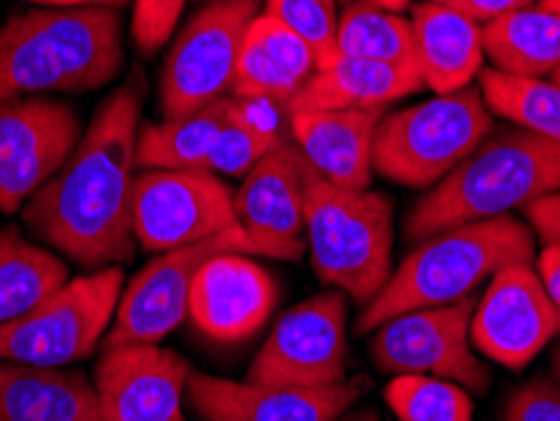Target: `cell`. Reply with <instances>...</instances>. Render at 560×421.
<instances>
[{
    "mask_svg": "<svg viewBox=\"0 0 560 421\" xmlns=\"http://www.w3.org/2000/svg\"><path fill=\"white\" fill-rule=\"evenodd\" d=\"M144 81L139 73L98 104L63 167L23 208L33 235L89 270L135 258L131 220Z\"/></svg>",
    "mask_w": 560,
    "mask_h": 421,
    "instance_id": "6da1fadb",
    "label": "cell"
},
{
    "mask_svg": "<svg viewBox=\"0 0 560 421\" xmlns=\"http://www.w3.org/2000/svg\"><path fill=\"white\" fill-rule=\"evenodd\" d=\"M125 69L121 11L36 8L0 26V104L23 96L86 94Z\"/></svg>",
    "mask_w": 560,
    "mask_h": 421,
    "instance_id": "7a4b0ae2",
    "label": "cell"
},
{
    "mask_svg": "<svg viewBox=\"0 0 560 421\" xmlns=\"http://www.w3.org/2000/svg\"><path fill=\"white\" fill-rule=\"evenodd\" d=\"M553 192H560V144L523 127L492 129L411 208L405 230L422 243L444 230L505 218Z\"/></svg>",
    "mask_w": 560,
    "mask_h": 421,
    "instance_id": "3957f363",
    "label": "cell"
},
{
    "mask_svg": "<svg viewBox=\"0 0 560 421\" xmlns=\"http://www.w3.org/2000/svg\"><path fill=\"white\" fill-rule=\"evenodd\" d=\"M517 262L535 266V237L528 225L510 214L427 237L392 272L376 299L361 308L357 334H374L399 313L463 301L495 272Z\"/></svg>",
    "mask_w": 560,
    "mask_h": 421,
    "instance_id": "277c9868",
    "label": "cell"
},
{
    "mask_svg": "<svg viewBox=\"0 0 560 421\" xmlns=\"http://www.w3.org/2000/svg\"><path fill=\"white\" fill-rule=\"evenodd\" d=\"M306 247L320 283L361 308L392 278L394 204L372 189H343L311 172L306 187Z\"/></svg>",
    "mask_w": 560,
    "mask_h": 421,
    "instance_id": "5b68a950",
    "label": "cell"
},
{
    "mask_svg": "<svg viewBox=\"0 0 560 421\" xmlns=\"http://www.w3.org/2000/svg\"><path fill=\"white\" fill-rule=\"evenodd\" d=\"M495 129L480 86L434 94L422 104L386 112L374 135V172L397 185L434 187Z\"/></svg>",
    "mask_w": 560,
    "mask_h": 421,
    "instance_id": "8992f818",
    "label": "cell"
},
{
    "mask_svg": "<svg viewBox=\"0 0 560 421\" xmlns=\"http://www.w3.org/2000/svg\"><path fill=\"white\" fill-rule=\"evenodd\" d=\"M125 272L119 266L71 278L13 324L0 326V359L61 369L98 349L117 316Z\"/></svg>",
    "mask_w": 560,
    "mask_h": 421,
    "instance_id": "52a82bcc",
    "label": "cell"
},
{
    "mask_svg": "<svg viewBox=\"0 0 560 421\" xmlns=\"http://www.w3.org/2000/svg\"><path fill=\"white\" fill-rule=\"evenodd\" d=\"M260 0H212L172 44L160 79L164 119H179L220 102L233 89L237 56Z\"/></svg>",
    "mask_w": 560,
    "mask_h": 421,
    "instance_id": "ba28073f",
    "label": "cell"
},
{
    "mask_svg": "<svg viewBox=\"0 0 560 421\" xmlns=\"http://www.w3.org/2000/svg\"><path fill=\"white\" fill-rule=\"evenodd\" d=\"M477 299L432 308L399 313L374 331L372 361L392 376H434L482 394L490 386V371L475 356L469 341Z\"/></svg>",
    "mask_w": 560,
    "mask_h": 421,
    "instance_id": "9c48e42d",
    "label": "cell"
},
{
    "mask_svg": "<svg viewBox=\"0 0 560 421\" xmlns=\"http://www.w3.org/2000/svg\"><path fill=\"white\" fill-rule=\"evenodd\" d=\"M349 305L326 291L285 311L248 369V382L276 389H324L346 382Z\"/></svg>",
    "mask_w": 560,
    "mask_h": 421,
    "instance_id": "30bf717a",
    "label": "cell"
},
{
    "mask_svg": "<svg viewBox=\"0 0 560 421\" xmlns=\"http://www.w3.org/2000/svg\"><path fill=\"white\" fill-rule=\"evenodd\" d=\"M222 253L258 255L248 233L237 225L210 241L160 253L131 278L121 293L104 349L125 343H160L187 318L189 288L200 268Z\"/></svg>",
    "mask_w": 560,
    "mask_h": 421,
    "instance_id": "8fae6325",
    "label": "cell"
},
{
    "mask_svg": "<svg viewBox=\"0 0 560 421\" xmlns=\"http://www.w3.org/2000/svg\"><path fill=\"white\" fill-rule=\"evenodd\" d=\"M131 220L142 250L167 253L237 227L235 192L210 172L144 169L137 175Z\"/></svg>",
    "mask_w": 560,
    "mask_h": 421,
    "instance_id": "7c38bea8",
    "label": "cell"
},
{
    "mask_svg": "<svg viewBox=\"0 0 560 421\" xmlns=\"http://www.w3.org/2000/svg\"><path fill=\"white\" fill-rule=\"evenodd\" d=\"M84 135L69 104L23 96L0 104V210L13 214L56 177Z\"/></svg>",
    "mask_w": 560,
    "mask_h": 421,
    "instance_id": "4fadbf2b",
    "label": "cell"
},
{
    "mask_svg": "<svg viewBox=\"0 0 560 421\" xmlns=\"http://www.w3.org/2000/svg\"><path fill=\"white\" fill-rule=\"evenodd\" d=\"M311 164L293 142H280L243 177L235 218L262 258L299 260L306 253V187Z\"/></svg>",
    "mask_w": 560,
    "mask_h": 421,
    "instance_id": "5bb4252c",
    "label": "cell"
},
{
    "mask_svg": "<svg viewBox=\"0 0 560 421\" xmlns=\"http://www.w3.org/2000/svg\"><path fill=\"white\" fill-rule=\"evenodd\" d=\"M558 336L556 311L535 266H508L488 280L477 301L469 341L490 361L525 369Z\"/></svg>",
    "mask_w": 560,
    "mask_h": 421,
    "instance_id": "9a60e30c",
    "label": "cell"
},
{
    "mask_svg": "<svg viewBox=\"0 0 560 421\" xmlns=\"http://www.w3.org/2000/svg\"><path fill=\"white\" fill-rule=\"evenodd\" d=\"M189 376V363L160 343L104 349L94 376L98 421H187Z\"/></svg>",
    "mask_w": 560,
    "mask_h": 421,
    "instance_id": "2e32d148",
    "label": "cell"
},
{
    "mask_svg": "<svg viewBox=\"0 0 560 421\" xmlns=\"http://www.w3.org/2000/svg\"><path fill=\"white\" fill-rule=\"evenodd\" d=\"M366 389L361 376L324 389H276L192 371L187 401L202 421H339Z\"/></svg>",
    "mask_w": 560,
    "mask_h": 421,
    "instance_id": "e0dca14e",
    "label": "cell"
},
{
    "mask_svg": "<svg viewBox=\"0 0 560 421\" xmlns=\"http://www.w3.org/2000/svg\"><path fill=\"white\" fill-rule=\"evenodd\" d=\"M276 301V280L266 268L241 253H222L195 276L187 318L212 341L237 343L266 326Z\"/></svg>",
    "mask_w": 560,
    "mask_h": 421,
    "instance_id": "ac0fdd59",
    "label": "cell"
},
{
    "mask_svg": "<svg viewBox=\"0 0 560 421\" xmlns=\"http://www.w3.org/2000/svg\"><path fill=\"white\" fill-rule=\"evenodd\" d=\"M386 109L291 114V137L320 179L343 189H369L374 135Z\"/></svg>",
    "mask_w": 560,
    "mask_h": 421,
    "instance_id": "d6986e66",
    "label": "cell"
},
{
    "mask_svg": "<svg viewBox=\"0 0 560 421\" xmlns=\"http://www.w3.org/2000/svg\"><path fill=\"white\" fill-rule=\"evenodd\" d=\"M422 89L424 79L417 69L339 56L326 69L313 71L299 94L285 104V112L291 117L299 112L386 109V104Z\"/></svg>",
    "mask_w": 560,
    "mask_h": 421,
    "instance_id": "ffe728a7",
    "label": "cell"
},
{
    "mask_svg": "<svg viewBox=\"0 0 560 421\" xmlns=\"http://www.w3.org/2000/svg\"><path fill=\"white\" fill-rule=\"evenodd\" d=\"M411 28L424 89L452 94L472 84L482 71V26L447 5L422 0L411 8Z\"/></svg>",
    "mask_w": 560,
    "mask_h": 421,
    "instance_id": "44dd1931",
    "label": "cell"
},
{
    "mask_svg": "<svg viewBox=\"0 0 560 421\" xmlns=\"http://www.w3.org/2000/svg\"><path fill=\"white\" fill-rule=\"evenodd\" d=\"M0 421H98V396L84 374L0 363Z\"/></svg>",
    "mask_w": 560,
    "mask_h": 421,
    "instance_id": "7402d4cb",
    "label": "cell"
},
{
    "mask_svg": "<svg viewBox=\"0 0 560 421\" xmlns=\"http://www.w3.org/2000/svg\"><path fill=\"white\" fill-rule=\"evenodd\" d=\"M482 48L508 77H553L560 69V13L538 0L500 15L482 26Z\"/></svg>",
    "mask_w": 560,
    "mask_h": 421,
    "instance_id": "603a6c76",
    "label": "cell"
},
{
    "mask_svg": "<svg viewBox=\"0 0 560 421\" xmlns=\"http://www.w3.org/2000/svg\"><path fill=\"white\" fill-rule=\"evenodd\" d=\"M235 109V98L225 96L187 117L144 124L137 137V167L208 172L210 154Z\"/></svg>",
    "mask_w": 560,
    "mask_h": 421,
    "instance_id": "cb8c5ba5",
    "label": "cell"
},
{
    "mask_svg": "<svg viewBox=\"0 0 560 421\" xmlns=\"http://www.w3.org/2000/svg\"><path fill=\"white\" fill-rule=\"evenodd\" d=\"M69 280L59 255L28 243L19 227L0 230V326L38 308Z\"/></svg>",
    "mask_w": 560,
    "mask_h": 421,
    "instance_id": "d4e9b609",
    "label": "cell"
},
{
    "mask_svg": "<svg viewBox=\"0 0 560 421\" xmlns=\"http://www.w3.org/2000/svg\"><path fill=\"white\" fill-rule=\"evenodd\" d=\"M336 51L349 59L405 66L419 71L417 40L411 21L401 13L364 3H346L339 15Z\"/></svg>",
    "mask_w": 560,
    "mask_h": 421,
    "instance_id": "484cf974",
    "label": "cell"
},
{
    "mask_svg": "<svg viewBox=\"0 0 560 421\" xmlns=\"http://www.w3.org/2000/svg\"><path fill=\"white\" fill-rule=\"evenodd\" d=\"M480 91L490 112L535 135L560 144V86L546 79H517L495 69H482Z\"/></svg>",
    "mask_w": 560,
    "mask_h": 421,
    "instance_id": "4316f807",
    "label": "cell"
},
{
    "mask_svg": "<svg viewBox=\"0 0 560 421\" xmlns=\"http://www.w3.org/2000/svg\"><path fill=\"white\" fill-rule=\"evenodd\" d=\"M384 396L399 421H472L475 414L469 391L447 378L394 376Z\"/></svg>",
    "mask_w": 560,
    "mask_h": 421,
    "instance_id": "83f0119b",
    "label": "cell"
},
{
    "mask_svg": "<svg viewBox=\"0 0 560 421\" xmlns=\"http://www.w3.org/2000/svg\"><path fill=\"white\" fill-rule=\"evenodd\" d=\"M270 19L306 40L316 59V69H326L336 59V33H339V8L336 0H262Z\"/></svg>",
    "mask_w": 560,
    "mask_h": 421,
    "instance_id": "f1b7e54d",
    "label": "cell"
},
{
    "mask_svg": "<svg viewBox=\"0 0 560 421\" xmlns=\"http://www.w3.org/2000/svg\"><path fill=\"white\" fill-rule=\"evenodd\" d=\"M278 142L280 135H276L273 129H266L260 124L250 121L248 114L237 104L233 117H230L225 129H222L215 150L210 154L208 172L218 177H245Z\"/></svg>",
    "mask_w": 560,
    "mask_h": 421,
    "instance_id": "f546056e",
    "label": "cell"
},
{
    "mask_svg": "<svg viewBox=\"0 0 560 421\" xmlns=\"http://www.w3.org/2000/svg\"><path fill=\"white\" fill-rule=\"evenodd\" d=\"M187 0H135L131 38L144 56H154L172 38Z\"/></svg>",
    "mask_w": 560,
    "mask_h": 421,
    "instance_id": "4dcf8cb0",
    "label": "cell"
},
{
    "mask_svg": "<svg viewBox=\"0 0 560 421\" xmlns=\"http://www.w3.org/2000/svg\"><path fill=\"white\" fill-rule=\"evenodd\" d=\"M502 421H560V389L546 378H535L510 396Z\"/></svg>",
    "mask_w": 560,
    "mask_h": 421,
    "instance_id": "1f68e13d",
    "label": "cell"
},
{
    "mask_svg": "<svg viewBox=\"0 0 560 421\" xmlns=\"http://www.w3.org/2000/svg\"><path fill=\"white\" fill-rule=\"evenodd\" d=\"M523 212L528 218L533 233L540 237V243L560 250V192L538 197Z\"/></svg>",
    "mask_w": 560,
    "mask_h": 421,
    "instance_id": "d6a6232c",
    "label": "cell"
},
{
    "mask_svg": "<svg viewBox=\"0 0 560 421\" xmlns=\"http://www.w3.org/2000/svg\"><path fill=\"white\" fill-rule=\"evenodd\" d=\"M432 3H440V5H447L452 11L467 15V19H472L475 23H485L500 19V15H505L510 11H517V8L523 5H530V3H538V0H432Z\"/></svg>",
    "mask_w": 560,
    "mask_h": 421,
    "instance_id": "836d02e7",
    "label": "cell"
},
{
    "mask_svg": "<svg viewBox=\"0 0 560 421\" xmlns=\"http://www.w3.org/2000/svg\"><path fill=\"white\" fill-rule=\"evenodd\" d=\"M535 270H538L542 288H546L550 305H553V311H556L558 334H560V250L558 247L542 245L540 255L535 258Z\"/></svg>",
    "mask_w": 560,
    "mask_h": 421,
    "instance_id": "e575fe53",
    "label": "cell"
},
{
    "mask_svg": "<svg viewBox=\"0 0 560 421\" xmlns=\"http://www.w3.org/2000/svg\"><path fill=\"white\" fill-rule=\"evenodd\" d=\"M28 3H38L44 8H81V5H106V8H117L121 11L129 0H28Z\"/></svg>",
    "mask_w": 560,
    "mask_h": 421,
    "instance_id": "d590c367",
    "label": "cell"
},
{
    "mask_svg": "<svg viewBox=\"0 0 560 421\" xmlns=\"http://www.w3.org/2000/svg\"><path fill=\"white\" fill-rule=\"evenodd\" d=\"M346 3H364V5H374L392 13H405L409 8V0H343V5Z\"/></svg>",
    "mask_w": 560,
    "mask_h": 421,
    "instance_id": "8d00e7d4",
    "label": "cell"
},
{
    "mask_svg": "<svg viewBox=\"0 0 560 421\" xmlns=\"http://www.w3.org/2000/svg\"><path fill=\"white\" fill-rule=\"evenodd\" d=\"M346 421H376V414H374V411H364V414H353Z\"/></svg>",
    "mask_w": 560,
    "mask_h": 421,
    "instance_id": "74e56055",
    "label": "cell"
},
{
    "mask_svg": "<svg viewBox=\"0 0 560 421\" xmlns=\"http://www.w3.org/2000/svg\"><path fill=\"white\" fill-rule=\"evenodd\" d=\"M540 3H546L548 8H553V11L560 13V0H540Z\"/></svg>",
    "mask_w": 560,
    "mask_h": 421,
    "instance_id": "f35d334b",
    "label": "cell"
},
{
    "mask_svg": "<svg viewBox=\"0 0 560 421\" xmlns=\"http://www.w3.org/2000/svg\"><path fill=\"white\" fill-rule=\"evenodd\" d=\"M553 369H560V346H558V351H556V356H553Z\"/></svg>",
    "mask_w": 560,
    "mask_h": 421,
    "instance_id": "ab89813d",
    "label": "cell"
},
{
    "mask_svg": "<svg viewBox=\"0 0 560 421\" xmlns=\"http://www.w3.org/2000/svg\"><path fill=\"white\" fill-rule=\"evenodd\" d=\"M550 81H553V84H558V86H560V69H558V71H553V77H550Z\"/></svg>",
    "mask_w": 560,
    "mask_h": 421,
    "instance_id": "60d3db41",
    "label": "cell"
},
{
    "mask_svg": "<svg viewBox=\"0 0 560 421\" xmlns=\"http://www.w3.org/2000/svg\"><path fill=\"white\" fill-rule=\"evenodd\" d=\"M553 371H556V378L560 382V369H553Z\"/></svg>",
    "mask_w": 560,
    "mask_h": 421,
    "instance_id": "b9f144b4",
    "label": "cell"
}]
</instances>
